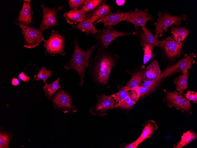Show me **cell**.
<instances>
[{"label":"cell","instance_id":"f35d334b","mask_svg":"<svg viewBox=\"0 0 197 148\" xmlns=\"http://www.w3.org/2000/svg\"><path fill=\"white\" fill-rule=\"evenodd\" d=\"M18 78L23 82H28L29 80V78L27 74H25L23 72L19 73L18 75Z\"/></svg>","mask_w":197,"mask_h":148},{"label":"cell","instance_id":"f1b7e54d","mask_svg":"<svg viewBox=\"0 0 197 148\" xmlns=\"http://www.w3.org/2000/svg\"><path fill=\"white\" fill-rule=\"evenodd\" d=\"M128 87L125 86L121 88L117 92L111 95L115 103L121 102L129 95Z\"/></svg>","mask_w":197,"mask_h":148},{"label":"cell","instance_id":"ab89813d","mask_svg":"<svg viewBox=\"0 0 197 148\" xmlns=\"http://www.w3.org/2000/svg\"><path fill=\"white\" fill-rule=\"evenodd\" d=\"M11 84L13 85L17 86L19 84V81L17 78H13L12 79Z\"/></svg>","mask_w":197,"mask_h":148},{"label":"cell","instance_id":"d6986e66","mask_svg":"<svg viewBox=\"0 0 197 148\" xmlns=\"http://www.w3.org/2000/svg\"><path fill=\"white\" fill-rule=\"evenodd\" d=\"M72 27L75 30L84 32L86 35L93 34L97 31L96 28L87 16L81 22L73 25Z\"/></svg>","mask_w":197,"mask_h":148},{"label":"cell","instance_id":"277c9868","mask_svg":"<svg viewBox=\"0 0 197 148\" xmlns=\"http://www.w3.org/2000/svg\"><path fill=\"white\" fill-rule=\"evenodd\" d=\"M130 35L137 36L135 32L132 33L123 32L116 30L111 26H107L97 30L92 35L97 41L99 48H108L113 40L117 37Z\"/></svg>","mask_w":197,"mask_h":148},{"label":"cell","instance_id":"6da1fadb","mask_svg":"<svg viewBox=\"0 0 197 148\" xmlns=\"http://www.w3.org/2000/svg\"><path fill=\"white\" fill-rule=\"evenodd\" d=\"M119 56L108 48H99L98 55L90 60L87 69L93 82L98 86L108 88L109 79L111 69L117 64Z\"/></svg>","mask_w":197,"mask_h":148},{"label":"cell","instance_id":"e0dca14e","mask_svg":"<svg viewBox=\"0 0 197 148\" xmlns=\"http://www.w3.org/2000/svg\"><path fill=\"white\" fill-rule=\"evenodd\" d=\"M124 15V12H120L118 10L116 12H111L104 17L99 19L96 21L94 25H96L99 22H102L104 24V27L115 25L123 21Z\"/></svg>","mask_w":197,"mask_h":148},{"label":"cell","instance_id":"603a6c76","mask_svg":"<svg viewBox=\"0 0 197 148\" xmlns=\"http://www.w3.org/2000/svg\"><path fill=\"white\" fill-rule=\"evenodd\" d=\"M106 0H85L78 9L84 14H89L96 9L102 4L106 3Z\"/></svg>","mask_w":197,"mask_h":148},{"label":"cell","instance_id":"7a4b0ae2","mask_svg":"<svg viewBox=\"0 0 197 148\" xmlns=\"http://www.w3.org/2000/svg\"><path fill=\"white\" fill-rule=\"evenodd\" d=\"M78 41V37L76 36L73 54L70 60L65 64L64 68L67 70L72 69L77 72L80 79L79 85L82 86L84 83L85 69L88 66L91 55L98 45L97 43L84 51L79 46Z\"/></svg>","mask_w":197,"mask_h":148},{"label":"cell","instance_id":"9a60e30c","mask_svg":"<svg viewBox=\"0 0 197 148\" xmlns=\"http://www.w3.org/2000/svg\"><path fill=\"white\" fill-rule=\"evenodd\" d=\"M161 74L158 62L156 61H153L144 71L143 81L157 80L160 78Z\"/></svg>","mask_w":197,"mask_h":148},{"label":"cell","instance_id":"484cf974","mask_svg":"<svg viewBox=\"0 0 197 148\" xmlns=\"http://www.w3.org/2000/svg\"><path fill=\"white\" fill-rule=\"evenodd\" d=\"M60 77L55 81L49 84L45 83L43 87L45 94L50 100H51L54 93L61 87L59 82Z\"/></svg>","mask_w":197,"mask_h":148},{"label":"cell","instance_id":"7402d4cb","mask_svg":"<svg viewBox=\"0 0 197 148\" xmlns=\"http://www.w3.org/2000/svg\"><path fill=\"white\" fill-rule=\"evenodd\" d=\"M158 127L153 121L150 120L144 124V128L141 134L137 139L140 144L146 139L150 138L154 132L157 129Z\"/></svg>","mask_w":197,"mask_h":148},{"label":"cell","instance_id":"44dd1931","mask_svg":"<svg viewBox=\"0 0 197 148\" xmlns=\"http://www.w3.org/2000/svg\"><path fill=\"white\" fill-rule=\"evenodd\" d=\"M159 83H156L148 87L140 86L131 89L130 90L129 96L133 101L136 102L140 96L148 94L152 92Z\"/></svg>","mask_w":197,"mask_h":148},{"label":"cell","instance_id":"d590c367","mask_svg":"<svg viewBox=\"0 0 197 148\" xmlns=\"http://www.w3.org/2000/svg\"><path fill=\"white\" fill-rule=\"evenodd\" d=\"M185 97L189 100L192 101L194 103H197V93L190 91H188L184 95Z\"/></svg>","mask_w":197,"mask_h":148},{"label":"cell","instance_id":"ffe728a7","mask_svg":"<svg viewBox=\"0 0 197 148\" xmlns=\"http://www.w3.org/2000/svg\"><path fill=\"white\" fill-rule=\"evenodd\" d=\"M67 22L73 25L82 22L87 15L78 9H76L65 12L63 15Z\"/></svg>","mask_w":197,"mask_h":148},{"label":"cell","instance_id":"d6a6232c","mask_svg":"<svg viewBox=\"0 0 197 148\" xmlns=\"http://www.w3.org/2000/svg\"><path fill=\"white\" fill-rule=\"evenodd\" d=\"M9 134L1 132L0 133V148H8L10 141Z\"/></svg>","mask_w":197,"mask_h":148},{"label":"cell","instance_id":"4fadbf2b","mask_svg":"<svg viewBox=\"0 0 197 148\" xmlns=\"http://www.w3.org/2000/svg\"><path fill=\"white\" fill-rule=\"evenodd\" d=\"M137 35L139 38L140 44L143 48L146 45H148L152 51L155 47L159 46V41L146 27H141L139 30Z\"/></svg>","mask_w":197,"mask_h":148},{"label":"cell","instance_id":"83f0119b","mask_svg":"<svg viewBox=\"0 0 197 148\" xmlns=\"http://www.w3.org/2000/svg\"><path fill=\"white\" fill-rule=\"evenodd\" d=\"M166 97L170 107L175 106L180 103L185 97L181 94L176 91L168 93Z\"/></svg>","mask_w":197,"mask_h":148},{"label":"cell","instance_id":"2e32d148","mask_svg":"<svg viewBox=\"0 0 197 148\" xmlns=\"http://www.w3.org/2000/svg\"><path fill=\"white\" fill-rule=\"evenodd\" d=\"M112 10L111 6L105 3L100 6L92 12L87 14V16L93 24L95 22L109 14Z\"/></svg>","mask_w":197,"mask_h":148},{"label":"cell","instance_id":"8fae6325","mask_svg":"<svg viewBox=\"0 0 197 148\" xmlns=\"http://www.w3.org/2000/svg\"><path fill=\"white\" fill-rule=\"evenodd\" d=\"M72 98L68 93L62 90H60L53 97L52 101L53 107L66 113L69 111L75 112L78 108L72 105Z\"/></svg>","mask_w":197,"mask_h":148},{"label":"cell","instance_id":"ac0fdd59","mask_svg":"<svg viewBox=\"0 0 197 148\" xmlns=\"http://www.w3.org/2000/svg\"><path fill=\"white\" fill-rule=\"evenodd\" d=\"M144 68V65H142L141 69L134 72H132L129 70H126V71L131 75L130 79L126 83V85L129 90L140 86L143 78Z\"/></svg>","mask_w":197,"mask_h":148},{"label":"cell","instance_id":"8992f818","mask_svg":"<svg viewBox=\"0 0 197 148\" xmlns=\"http://www.w3.org/2000/svg\"><path fill=\"white\" fill-rule=\"evenodd\" d=\"M153 20L151 14L149 13L147 9L142 10L137 8L134 11L129 10L125 12L123 19V21H126V22L131 23L134 25L135 30V32L137 35L139 27H144L147 21Z\"/></svg>","mask_w":197,"mask_h":148},{"label":"cell","instance_id":"5b68a950","mask_svg":"<svg viewBox=\"0 0 197 148\" xmlns=\"http://www.w3.org/2000/svg\"><path fill=\"white\" fill-rule=\"evenodd\" d=\"M65 37L63 35L58 31L52 30L49 39L44 40V47L46 55L53 56L57 54L64 56Z\"/></svg>","mask_w":197,"mask_h":148},{"label":"cell","instance_id":"30bf717a","mask_svg":"<svg viewBox=\"0 0 197 148\" xmlns=\"http://www.w3.org/2000/svg\"><path fill=\"white\" fill-rule=\"evenodd\" d=\"M41 7L42 10L43 16L40 29L42 32L46 29H51L59 25L57 19V14L62 9L64 6H59L56 9V6L50 8L46 7L43 4Z\"/></svg>","mask_w":197,"mask_h":148},{"label":"cell","instance_id":"ba28073f","mask_svg":"<svg viewBox=\"0 0 197 148\" xmlns=\"http://www.w3.org/2000/svg\"><path fill=\"white\" fill-rule=\"evenodd\" d=\"M18 25L22 30L24 47L28 48H34L38 46L43 40L42 32L40 29L32 28L27 25Z\"/></svg>","mask_w":197,"mask_h":148},{"label":"cell","instance_id":"836d02e7","mask_svg":"<svg viewBox=\"0 0 197 148\" xmlns=\"http://www.w3.org/2000/svg\"><path fill=\"white\" fill-rule=\"evenodd\" d=\"M144 51L143 58V65L146 64L150 59L152 56V51L148 45H146L142 48Z\"/></svg>","mask_w":197,"mask_h":148},{"label":"cell","instance_id":"8d00e7d4","mask_svg":"<svg viewBox=\"0 0 197 148\" xmlns=\"http://www.w3.org/2000/svg\"><path fill=\"white\" fill-rule=\"evenodd\" d=\"M162 79V78H160L156 80L143 81V82L141 86L146 87H150L156 83H160V81Z\"/></svg>","mask_w":197,"mask_h":148},{"label":"cell","instance_id":"4dcf8cb0","mask_svg":"<svg viewBox=\"0 0 197 148\" xmlns=\"http://www.w3.org/2000/svg\"><path fill=\"white\" fill-rule=\"evenodd\" d=\"M135 102L130 98L129 95L127 97L121 102L115 103L116 108H120L123 109H130L133 107Z\"/></svg>","mask_w":197,"mask_h":148},{"label":"cell","instance_id":"1f68e13d","mask_svg":"<svg viewBox=\"0 0 197 148\" xmlns=\"http://www.w3.org/2000/svg\"><path fill=\"white\" fill-rule=\"evenodd\" d=\"M191 105L188 100L184 97L180 103L177 104L174 107L177 110H180L183 112L190 110Z\"/></svg>","mask_w":197,"mask_h":148},{"label":"cell","instance_id":"7c38bea8","mask_svg":"<svg viewBox=\"0 0 197 148\" xmlns=\"http://www.w3.org/2000/svg\"><path fill=\"white\" fill-rule=\"evenodd\" d=\"M182 45V42L175 41L171 36L159 41L158 46L164 50L168 59L172 60L180 56Z\"/></svg>","mask_w":197,"mask_h":148},{"label":"cell","instance_id":"e575fe53","mask_svg":"<svg viewBox=\"0 0 197 148\" xmlns=\"http://www.w3.org/2000/svg\"><path fill=\"white\" fill-rule=\"evenodd\" d=\"M84 1V0H69L68 2L70 9L71 10H74L78 9L83 4Z\"/></svg>","mask_w":197,"mask_h":148},{"label":"cell","instance_id":"60d3db41","mask_svg":"<svg viewBox=\"0 0 197 148\" xmlns=\"http://www.w3.org/2000/svg\"><path fill=\"white\" fill-rule=\"evenodd\" d=\"M125 2V1L124 0H116V3L118 6L123 5Z\"/></svg>","mask_w":197,"mask_h":148},{"label":"cell","instance_id":"f546056e","mask_svg":"<svg viewBox=\"0 0 197 148\" xmlns=\"http://www.w3.org/2000/svg\"><path fill=\"white\" fill-rule=\"evenodd\" d=\"M52 74V71L47 69L45 67H42L41 69L39 70L38 73L34 76V79L37 80L42 79L45 84L46 80L51 77Z\"/></svg>","mask_w":197,"mask_h":148},{"label":"cell","instance_id":"4316f807","mask_svg":"<svg viewBox=\"0 0 197 148\" xmlns=\"http://www.w3.org/2000/svg\"><path fill=\"white\" fill-rule=\"evenodd\" d=\"M189 74L188 72L183 74L174 80V82L176 85V90L181 94L188 87L187 84Z\"/></svg>","mask_w":197,"mask_h":148},{"label":"cell","instance_id":"74e56055","mask_svg":"<svg viewBox=\"0 0 197 148\" xmlns=\"http://www.w3.org/2000/svg\"><path fill=\"white\" fill-rule=\"evenodd\" d=\"M140 144L139 142L136 139L133 142L129 144H125L122 145L120 148H136Z\"/></svg>","mask_w":197,"mask_h":148},{"label":"cell","instance_id":"5bb4252c","mask_svg":"<svg viewBox=\"0 0 197 148\" xmlns=\"http://www.w3.org/2000/svg\"><path fill=\"white\" fill-rule=\"evenodd\" d=\"M30 0H23L22 9L15 20L16 24L30 26L33 21L32 13L30 5Z\"/></svg>","mask_w":197,"mask_h":148},{"label":"cell","instance_id":"cb8c5ba5","mask_svg":"<svg viewBox=\"0 0 197 148\" xmlns=\"http://www.w3.org/2000/svg\"><path fill=\"white\" fill-rule=\"evenodd\" d=\"M189 32L188 30L185 27L173 26L171 30L172 38L178 42H182L186 38Z\"/></svg>","mask_w":197,"mask_h":148},{"label":"cell","instance_id":"3957f363","mask_svg":"<svg viewBox=\"0 0 197 148\" xmlns=\"http://www.w3.org/2000/svg\"><path fill=\"white\" fill-rule=\"evenodd\" d=\"M158 17L155 23V38L161 37L163 32L169 27L176 25L178 26L180 25L182 20L185 21L186 16L183 14L178 16H173L168 11L165 12L159 11L157 14Z\"/></svg>","mask_w":197,"mask_h":148},{"label":"cell","instance_id":"9c48e42d","mask_svg":"<svg viewBox=\"0 0 197 148\" xmlns=\"http://www.w3.org/2000/svg\"><path fill=\"white\" fill-rule=\"evenodd\" d=\"M96 96L98 99L97 103L89 110L91 115L105 116L108 110L116 108L115 102L111 95L96 94Z\"/></svg>","mask_w":197,"mask_h":148},{"label":"cell","instance_id":"52a82bcc","mask_svg":"<svg viewBox=\"0 0 197 148\" xmlns=\"http://www.w3.org/2000/svg\"><path fill=\"white\" fill-rule=\"evenodd\" d=\"M196 57V53H194L189 55L185 54L181 60L175 64L167 67L161 74L160 78H165L178 72H182L183 74L187 73L188 70L192 69V65L195 63L194 59Z\"/></svg>","mask_w":197,"mask_h":148},{"label":"cell","instance_id":"d4e9b609","mask_svg":"<svg viewBox=\"0 0 197 148\" xmlns=\"http://www.w3.org/2000/svg\"><path fill=\"white\" fill-rule=\"evenodd\" d=\"M196 134L192 130L184 133L181 139L176 144L174 145L173 148H182L196 139Z\"/></svg>","mask_w":197,"mask_h":148}]
</instances>
